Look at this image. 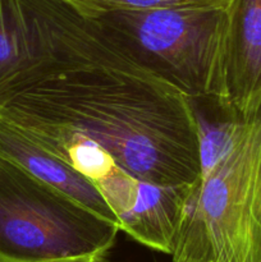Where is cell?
<instances>
[{
	"mask_svg": "<svg viewBox=\"0 0 261 262\" xmlns=\"http://www.w3.org/2000/svg\"><path fill=\"white\" fill-rule=\"evenodd\" d=\"M0 117L59 158L99 151L137 181L160 186L201 177L189 99L136 67L55 72L0 99Z\"/></svg>",
	"mask_w": 261,
	"mask_h": 262,
	"instance_id": "cell-1",
	"label": "cell"
},
{
	"mask_svg": "<svg viewBox=\"0 0 261 262\" xmlns=\"http://www.w3.org/2000/svg\"><path fill=\"white\" fill-rule=\"evenodd\" d=\"M194 184L141 182L136 204L120 217V232L146 247L170 255Z\"/></svg>",
	"mask_w": 261,
	"mask_h": 262,
	"instance_id": "cell-8",
	"label": "cell"
},
{
	"mask_svg": "<svg viewBox=\"0 0 261 262\" xmlns=\"http://www.w3.org/2000/svg\"><path fill=\"white\" fill-rule=\"evenodd\" d=\"M86 63L136 67L67 0H0V99Z\"/></svg>",
	"mask_w": 261,
	"mask_h": 262,
	"instance_id": "cell-5",
	"label": "cell"
},
{
	"mask_svg": "<svg viewBox=\"0 0 261 262\" xmlns=\"http://www.w3.org/2000/svg\"><path fill=\"white\" fill-rule=\"evenodd\" d=\"M189 102L197 127L201 177H204L229 150L243 115L225 106L214 95L189 99Z\"/></svg>",
	"mask_w": 261,
	"mask_h": 262,
	"instance_id": "cell-9",
	"label": "cell"
},
{
	"mask_svg": "<svg viewBox=\"0 0 261 262\" xmlns=\"http://www.w3.org/2000/svg\"><path fill=\"white\" fill-rule=\"evenodd\" d=\"M0 155L10 159L41 181L66 192L105 219L119 225L115 212L86 177L2 117Z\"/></svg>",
	"mask_w": 261,
	"mask_h": 262,
	"instance_id": "cell-7",
	"label": "cell"
},
{
	"mask_svg": "<svg viewBox=\"0 0 261 262\" xmlns=\"http://www.w3.org/2000/svg\"><path fill=\"white\" fill-rule=\"evenodd\" d=\"M214 96L242 115L260 105L261 0L227 5Z\"/></svg>",
	"mask_w": 261,
	"mask_h": 262,
	"instance_id": "cell-6",
	"label": "cell"
},
{
	"mask_svg": "<svg viewBox=\"0 0 261 262\" xmlns=\"http://www.w3.org/2000/svg\"><path fill=\"white\" fill-rule=\"evenodd\" d=\"M225 7L112 12L91 18L129 63L188 99L215 95Z\"/></svg>",
	"mask_w": 261,
	"mask_h": 262,
	"instance_id": "cell-4",
	"label": "cell"
},
{
	"mask_svg": "<svg viewBox=\"0 0 261 262\" xmlns=\"http://www.w3.org/2000/svg\"><path fill=\"white\" fill-rule=\"evenodd\" d=\"M82 15L95 18L112 12H142L184 7H225L230 0H67Z\"/></svg>",
	"mask_w": 261,
	"mask_h": 262,
	"instance_id": "cell-10",
	"label": "cell"
},
{
	"mask_svg": "<svg viewBox=\"0 0 261 262\" xmlns=\"http://www.w3.org/2000/svg\"><path fill=\"white\" fill-rule=\"evenodd\" d=\"M120 228L0 155V262H104Z\"/></svg>",
	"mask_w": 261,
	"mask_h": 262,
	"instance_id": "cell-3",
	"label": "cell"
},
{
	"mask_svg": "<svg viewBox=\"0 0 261 262\" xmlns=\"http://www.w3.org/2000/svg\"><path fill=\"white\" fill-rule=\"evenodd\" d=\"M173 262H261V102L224 158L193 186Z\"/></svg>",
	"mask_w": 261,
	"mask_h": 262,
	"instance_id": "cell-2",
	"label": "cell"
},
{
	"mask_svg": "<svg viewBox=\"0 0 261 262\" xmlns=\"http://www.w3.org/2000/svg\"><path fill=\"white\" fill-rule=\"evenodd\" d=\"M171 262H173V261H171Z\"/></svg>",
	"mask_w": 261,
	"mask_h": 262,
	"instance_id": "cell-11",
	"label": "cell"
}]
</instances>
